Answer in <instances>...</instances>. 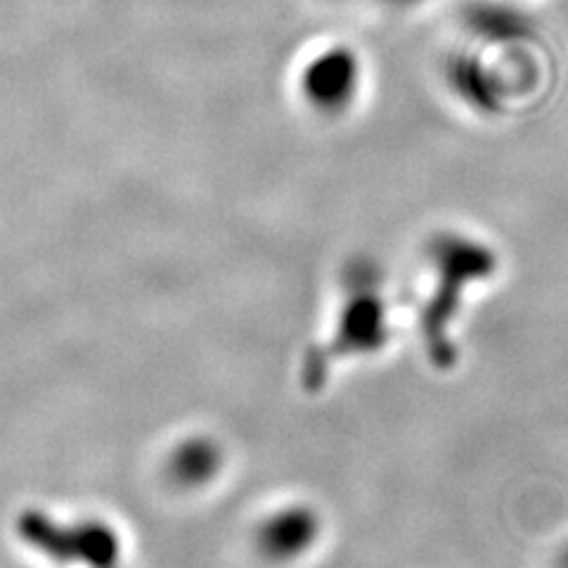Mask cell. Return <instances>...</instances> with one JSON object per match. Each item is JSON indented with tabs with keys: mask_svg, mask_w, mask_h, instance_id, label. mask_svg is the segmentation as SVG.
<instances>
[{
	"mask_svg": "<svg viewBox=\"0 0 568 568\" xmlns=\"http://www.w3.org/2000/svg\"><path fill=\"white\" fill-rule=\"evenodd\" d=\"M221 448L206 438H190L171 457L169 471L181 486H204L221 469Z\"/></svg>",
	"mask_w": 568,
	"mask_h": 568,
	"instance_id": "6",
	"label": "cell"
},
{
	"mask_svg": "<svg viewBox=\"0 0 568 568\" xmlns=\"http://www.w3.org/2000/svg\"><path fill=\"white\" fill-rule=\"evenodd\" d=\"M363 91V60L346 43H332L301 67L298 93L317 114L342 116Z\"/></svg>",
	"mask_w": 568,
	"mask_h": 568,
	"instance_id": "1",
	"label": "cell"
},
{
	"mask_svg": "<svg viewBox=\"0 0 568 568\" xmlns=\"http://www.w3.org/2000/svg\"><path fill=\"white\" fill-rule=\"evenodd\" d=\"M382 304V296L365 290L348 301L342 329L334 339L342 351H372L384 344L386 317Z\"/></svg>",
	"mask_w": 568,
	"mask_h": 568,
	"instance_id": "4",
	"label": "cell"
},
{
	"mask_svg": "<svg viewBox=\"0 0 568 568\" xmlns=\"http://www.w3.org/2000/svg\"><path fill=\"white\" fill-rule=\"evenodd\" d=\"M320 521L308 507H287L258 528V549L273 561H290L315 542Z\"/></svg>",
	"mask_w": 568,
	"mask_h": 568,
	"instance_id": "3",
	"label": "cell"
},
{
	"mask_svg": "<svg viewBox=\"0 0 568 568\" xmlns=\"http://www.w3.org/2000/svg\"><path fill=\"white\" fill-rule=\"evenodd\" d=\"M20 530L31 545L60 561L77 559L91 568H116L119 564V540L112 528L98 521L64 528L45 519L43 514H24Z\"/></svg>",
	"mask_w": 568,
	"mask_h": 568,
	"instance_id": "2",
	"label": "cell"
},
{
	"mask_svg": "<svg viewBox=\"0 0 568 568\" xmlns=\"http://www.w3.org/2000/svg\"><path fill=\"white\" fill-rule=\"evenodd\" d=\"M382 3H386L390 8H415V6L424 3V0H382Z\"/></svg>",
	"mask_w": 568,
	"mask_h": 568,
	"instance_id": "7",
	"label": "cell"
},
{
	"mask_svg": "<svg viewBox=\"0 0 568 568\" xmlns=\"http://www.w3.org/2000/svg\"><path fill=\"white\" fill-rule=\"evenodd\" d=\"M446 79L453 93L462 102H467L471 110L490 112L500 100V91L490 79V71L474 55H455L446 69Z\"/></svg>",
	"mask_w": 568,
	"mask_h": 568,
	"instance_id": "5",
	"label": "cell"
}]
</instances>
